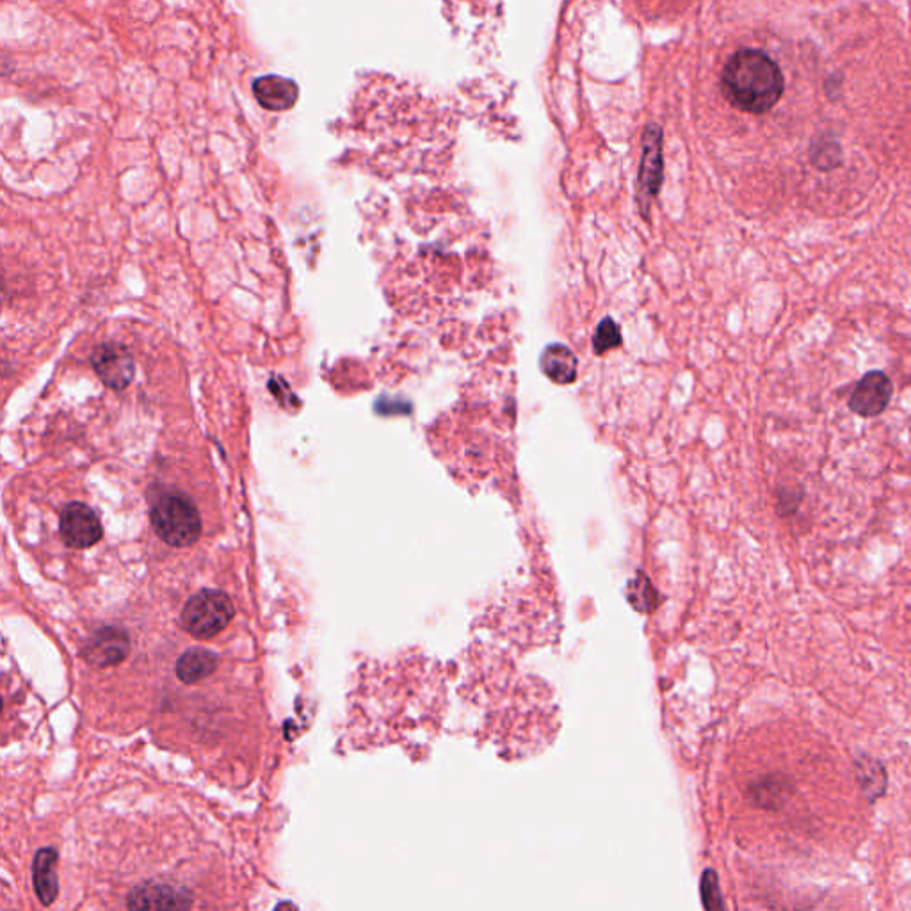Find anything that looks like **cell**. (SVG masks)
Instances as JSON below:
<instances>
[{"instance_id":"13","label":"cell","mask_w":911,"mask_h":911,"mask_svg":"<svg viewBox=\"0 0 911 911\" xmlns=\"http://www.w3.org/2000/svg\"><path fill=\"white\" fill-rule=\"evenodd\" d=\"M219 657L205 648H193L177 662V677L184 684H198L218 670Z\"/></svg>"},{"instance_id":"7","label":"cell","mask_w":911,"mask_h":911,"mask_svg":"<svg viewBox=\"0 0 911 911\" xmlns=\"http://www.w3.org/2000/svg\"><path fill=\"white\" fill-rule=\"evenodd\" d=\"M91 365L105 387L113 390L129 387L136 374V365L129 351L114 342L98 346L91 355Z\"/></svg>"},{"instance_id":"3","label":"cell","mask_w":911,"mask_h":911,"mask_svg":"<svg viewBox=\"0 0 911 911\" xmlns=\"http://www.w3.org/2000/svg\"><path fill=\"white\" fill-rule=\"evenodd\" d=\"M235 609L232 600L218 589H203L189 598L182 611V627L196 639L218 636L230 625Z\"/></svg>"},{"instance_id":"2","label":"cell","mask_w":911,"mask_h":911,"mask_svg":"<svg viewBox=\"0 0 911 911\" xmlns=\"http://www.w3.org/2000/svg\"><path fill=\"white\" fill-rule=\"evenodd\" d=\"M155 533L171 547H189L202 534V520L193 502L180 493H166L152 506Z\"/></svg>"},{"instance_id":"9","label":"cell","mask_w":911,"mask_h":911,"mask_svg":"<svg viewBox=\"0 0 911 911\" xmlns=\"http://www.w3.org/2000/svg\"><path fill=\"white\" fill-rule=\"evenodd\" d=\"M129 636L127 632L114 627L98 630L95 636L86 643V661L105 668V666H114L118 662L125 661L129 655Z\"/></svg>"},{"instance_id":"5","label":"cell","mask_w":911,"mask_h":911,"mask_svg":"<svg viewBox=\"0 0 911 911\" xmlns=\"http://www.w3.org/2000/svg\"><path fill=\"white\" fill-rule=\"evenodd\" d=\"M191 906L193 895L187 888L162 881H146L127 897L129 911H189Z\"/></svg>"},{"instance_id":"17","label":"cell","mask_w":911,"mask_h":911,"mask_svg":"<svg viewBox=\"0 0 911 911\" xmlns=\"http://www.w3.org/2000/svg\"><path fill=\"white\" fill-rule=\"evenodd\" d=\"M2 709H4V702H2V696H0V714H2Z\"/></svg>"},{"instance_id":"16","label":"cell","mask_w":911,"mask_h":911,"mask_svg":"<svg viewBox=\"0 0 911 911\" xmlns=\"http://www.w3.org/2000/svg\"><path fill=\"white\" fill-rule=\"evenodd\" d=\"M275 911H298V908H296V904L282 903V904H278V906H276Z\"/></svg>"},{"instance_id":"8","label":"cell","mask_w":911,"mask_h":911,"mask_svg":"<svg viewBox=\"0 0 911 911\" xmlns=\"http://www.w3.org/2000/svg\"><path fill=\"white\" fill-rule=\"evenodd\" d=\"M894 394V385L885 372L865 374L849 397V408L860 417H878L887 410Z\"/></svg>"},{"instance_id":"10","label":"cell","mask_w":911,"mask_h":911,"mask_svg":"<svg viewBox=\"0 0 911 911\" xmlns=\"http://www.w3.org/2000/svg\"><path fill=\"white\" fill-rule=\"evenodd\" d=\"M253 95L267 111H287L296 104L299 89L296 82L282 75H264L253 82Z\"/></svg>"},{"instance_id":"15","label":"cell","mask_w":911,"mask_h":911,"mask_svg":"<svg viewBox=\"0 0 911 911\" xmlns=\"http://www.w3.org/2000/svg\"><path fill=\"white\" fill-rule=\"evenodd\" d=\"M636 584L637 589L632 588V591H630V602L639 611H650L652 604H654V589H652L648 581L643 584L645 588H641V579H637Z\"/></svg>"},{"instance_id":"12","label":"cell","mask_w":911,"mask_h":911,"mask_svg":"<svg viewBox=\"0 0 911 911\" xmlns=\"http://www.w3.org/2000/svg\"><path fill=\"white\" fill-rule=\"evenodd\" d=\"M543 374L557 385H570L577 379V356L570 347L563 344H550L543 349L540 358Z\"/></svg>"},{"instance_id":"4","label":"cell","mask_w":911,"mask_h":911,"mask_svg":"<svg viewBox=\"0 0 911 911\" xmlns=\"http://www.w3.org/2000/svg\"><path fill=\"white\" fill-rule=\"evenodd\" d=\"M641 141H643V150H641L639 177H637V202L643 210V216H648L650 205L661 191L662 178H664L661 127L655 123L646 125Z\"/></svg>"},{"instance_id":"1","label":"cell","mask_w":911,"mask_h":911,"mask_svg":"<svg viewBox=\"0 0 911 911\" xmlns=\"http://www.w3.org/2000/svg\"><path fill=\"white\" fill-rule=\"evenodd\" d=\"M785 77L778 63L760 49H741L721 73V93L742 113L764 114L780 102Z\"/></svg>"},{"instance_id":"14","label":"cell","mask_w":911,"mask_h":911,"mask_svg":"<svg viewBox=\"0 0 911 911\" xmlns=\"http://www.w3.org/2000/svg\"><path fill=\"white\" fill-rule=\"evenodd\" d=\"M621 342H623V337H621L618 323L614 321L613 317H604L598 323L595 335H593V351H595V355H605L607 351L620 347Z\"/></svg>"},{"instance_id":"6","label":"cell","mask_w":911,"mask_h":911,"mask_svg":"<svg viewBox=\"0 0 911 911\" xmlns=\"http://www.w3.org/2000/svg\"><path fill=\"white\" fill-rule=\"evenodd\" d=\"M61 538L70 549H89L102 538V524L93 509L73 502L61 513Z\"/></svg>"},{"instance_id":"11","label":"cell","mask_w":911,"mask_h":911,"mask_svg":"<svg viewBox=\"0 0 911 911\" xmlns=\"http://www.w3.org/2000/svg\"><path fill=\"white\" fill-rule=\"evenodd\" d=\"M57 855L54 847L40 849L33 862L34 890L43 906L54 904L59 894V878H57Z\"/></svg>"}]
</instances>
